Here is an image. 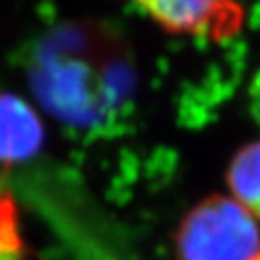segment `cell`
<instances>
[{
  "label": "cell",
  "mask_w": 260,
  "mask_h": 260,
  "mask_svg": "<svg viewBox=\"0 0 260 260\" xmlns=\"http://www.w3.org/2000/svg\"><path fill=\"white\" fill-rule=\"evenodd\" d=\"M44 125L38 114L20 96L0 94V162L27 161L40 150Z\"/></svg>",
  "instance_id": "3957f363"
},
{
  "label": "cell",
  "mask_w": 260,
  "mask_h": 260,
  "mask_svg": "<svg viewBox=\"0 0 260 260\" xmlns=\"http://www.w3.org/2000/svg\"><path fill=\"white\" fill-rule=\"evenodd\" d=\"M162 31L204 40H226L242 27L237 0H130Z\"/></svg>",
  "instance_id": "7a4b0ae2"
},
{
  "label": "cell",
  "mask_w": 260,
  "mask_h": 260,
  "mask_svg": "<svg viewBox=\"0 0 260 260\" xmlns=\"http://www.w3.org/2000/svg\"><path fill=\"white\" fill-rule=\"evenodd\" d=\"M256 260H260V255H258V258H256Z\"/></svg>",
  "instance_id": "8992f818"
},
{
  "label": "cell",
  "mask_w": 260,
  "mask_h": 260,
  "mask_svg": "<svg viewBox=\"0 0 260 260\" xmlns=\"http://www.w3.org/2000/svg\"><path fill=\"white\" fill-rule=\"evenodd\" d=\"M0 260H24L18 213L8 193L0 195Z\"/></svg>",
  "instance_id": "5b68a950"
},
{
  "label": "cell",
  "mask_w": 260,
  "mask_h": 260,
  "mask_svg": "<svg viewBox=\"0 0 260 260\" xmlns=\"http://www.w3.org/2000/svg\"><path fill=\"white\" fill-rule=\"evenodd\" d=\"M177 260H256V219L233 197L211 195L179 224L174 237Z\"/></svg>",
  "instance_id": "6da1fadb"
},
{
  "label": "cell",
  "mask_w": 260,
  "mask_h": 260,
  "mask_svg": "<svg viewBox=\"0 0 260 260\" xmlns=\"http://www.w3.org/2000/svg\"><path fill=\"white\" fill-rule=\"evenodd\" d=\"M228 184L233 199L260 219V141L237 152L228 170Z\"/></svg>",
  "instance_id": "277c9868"
}]
</instances>
